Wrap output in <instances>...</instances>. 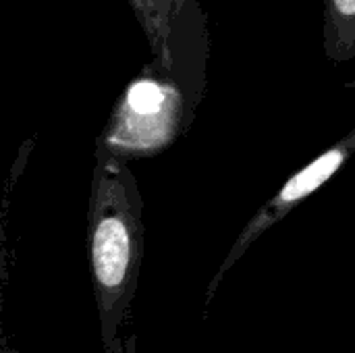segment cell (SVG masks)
Instances as JSON below:
<instances>
[{
  "instance_id": "6da1fadb",
  "label": "cell",
  "mask_w": 355,
  "mask_h": 353,
  "mask_svg": "<svg viewBox=\"0 0 355 353\" xmlns=\"http://www.w3.org/2000/svg\"><path fill=\"white\" fill-rule=\"evenodd\" d=\"M144 235V200L129 160L96 148L85 239L104 353H135L127 329L137 295Z\"/></svg>"
},
{
  "instance_id": "7a4b0ae2",
  "label": "cell",
  "mask_w": 355,
  "mask_h": 353,
  "mask_svg": "<svg viewBox=\"0 0 355 353\" xmlns=\"http://www.w3.org/2000/svg\"><path fill=\"white\" fill-rule=\"evenodd\" d=\"M196 112L183 87L150 62L121 92L96 148L129 162L158 156L187 133Z\"/></svg>"
},
{
  "instance_id": "3957f363",
  "label": "cell",
  "mask_w": 355,
  "mask_h": 353,
  "mask_svg": "<svg viewBox=\"0 0 355 353\" xmlns=\"http://www.w3.org/2000/svg\"><path fill=\"white\" fill-rule=\"evenodd\" d=\"M152 52V64L171 75L200 108L210 58L208 17L200 0H127Z\"/></svg>"
},
{
  "instance_id": "277c9868",
  "label": "cell",
  "mask_w": 355,
  "mask_h": 353,
  "mask_svg": "<svg viewBox=\"0 0 355 353\" xmlns=\"http://www.w3.org/2000/svg\"><path fill=\"white\" fill-rule=\"evenodd\" d=\"M355 154V127L339 141H335L331 148H327L320 156H316L312 162H308L304 169H300L295 175H291L258 210L256 214L245 223L237 239L233 241L231 250L227 252L225 260L216 268L214 277L210 279L204 295V320L208 316L210 304L216 298V291L220 289L227 275L233 270V266L250 252V248L266 235L277 223L287 218L300 204H304L308 198H312L322 185H327Z\"/></svg>"
},
{
  "instance_id": "5b68a950",
  "label": "cell",
  "mask_w": 355,
  "mask_h": 353,
  "mask_svg": "<svg viewBox=\"0 0 355 353\" xmlns=\"http://www.w3.org/2000/svg\"><path fill=\"white\" fill-rule=\"evenodd\" d=\"M324 2V54L333 64L355 58V0Z\"/></svg>"
}]
</instances>
